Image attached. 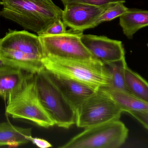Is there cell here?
<instances>
[{
    "label": "cell",
    "mask_w": 148,
    "mask_h": 148,
    "mask_svg": "<svg viewBox=\"0 0 148 148\" xmlns=\"http://www.w3.org/2000/svg\"><path fill=\"white\" fill-rule=\"evenodd\" d=\"M66 27L62 19H57L43 32L38 34V35H52L63 34L66 31Z\"/></svg>",
    "instance_id": "cell-19"
},
{
    "label": "cell",
    "mask_w": 148,
    "mask_h": 148,
    "mask_svg": "<svg viewBox=\"0 0 148 148\" xmlns=\"http://www.w3.org/2000/svg\"><path fill=\"white\" fill-rule=\"evenodd\" d=\"M83 34V31L70 28L60 34L38 35L42 44L44 57L53 56L66 59L94 58L81 41Z\"/></svg>",
    "instance_id": "cell-8"
},
{
    "label": "cell",
    "mask_w": 148,
    "mask_h": 148,
    "mask_svg": "<svg viewBox=\"0 0 148 148\" xmlns=\"http://www.w3.org/2000/svg\"><path fill=\"white\" fill-rule=\"evenodd\" d=\"M110 4L102 6L84 3L66 4L62 10V20L67 27L74 30L84 31L96 27L98 17Z\"/></svg>",
    "instance_id": "cell-9"
},
{
    "label": "cell",
    "mask_w": 148,
    "mask_h": 148,
    "mask_svg": "<svg viewBox=\"0 0 148 148\" xmlns=\"http://www.w3.org/2000/svg\"><path fill=\"white\" fill-rule=\"evenodd\" d=\"M125 76L127 87L130 93L148 103V82L128 66L125 68Z\"/></svg>",
    "instance_id": "cell-16"
},
{
    "label": "cell",
    "mask_w": 148,
    "mask_h": 148,
    "mask_svg": "<svg viewBox=\"0 0 148 148\" xmlns=\"http://www.w3.org/2000/svg\"><path fill=\"white\" fill-rule=\"evenodd\" d=\"M120 26L123 34L130 40L141 29L148 27V10L129 9L120 17Z\"/></svg>",
    "instance_id": "cell-15"
},
{
    "label": "cell",
    "mask_w": 148,
    "mask_h": 148,
    "mask_svg": "<svg viewBox=\"0 0 148 148\" xmlns=\"http://www.w3.org/2000/svg\"><path fill=\"white\" fill-rule=\"evenodd\" d=\"M29 74L8 65L0 66V96L7 101L21 86Z\"/></svg>",
    "instance_id": "cell-12"
},
{
    "label": "cell",
    "mask_w": 148,
    "mask_h": 148,
    "mask_svg": "<svg viewBox=\"0 0 148 148\" xmlns=\"http://www.w3.org/2000/svg\"><path fill=\"white\" fill-rule=\"evenodd\" d=\"M6 113L14 119H26L46 128L55 125L38 97L34 74H29L21 86L8 98Z\"/></svg>",
    "instance_id": "cell-4"
},
{
    "label": "cell",
    "mask_w": 148,
    "mask_h": 148,
    "mask_svg": "<svg viewBox=\"0 0 148 148\" xmlns=\"http://www.w3.org/2000/svg\"><path fill=\"white\" fill-rule=\"evenodd\" d=\"M129 130L120 120L85 129L61 148H118L126 142Z\"/></svg>",
    "instance_id": "cell-6"
},
{
    "label": "cell",
    "mask_w": 148,
    "mask_h": 148,
    "mask_svg": "<svg viewBox=\"0 0 148 148\" xmlns=\"http://www.w3.org/2000/svg\"><path fill=\"white\" fill-rule=\"evenodd\" d=\"M81 41L94 58L104 65L125 57V51L121 41L103 36L84 34Z\"/></svg>",
    "instance_id": "cell-10"
},
{
    "label": "cell",
    "mask_w": 148,
    "mask_h": 148,
    "mask_svg": "<svg viewBox=\"0 0 148 148\" xmlns=\"http://www.w3.org/2000/svg\"><path fill=\"white\" fill-rule=\"evenodd\" d=\"M2 2L3 17L37 34L56 20L62 19L63 10L53 0H3Z\"/></svg>",
    "instance_id": "cell-2"
},
{
    "label": "cell",
    "mask_w": 148,
    "mask_h": 148,
    "mask_svg": "<svg viewBox=\"0 0 148 148\" xmlns=\"http://www.w3.org/2000/svg\"><path fill=\"white\" fill-rule=\"evenodd\" d=\"M0 40H1V38H0ZM2 62L1 61V59H0V66H2L3 65Z\"/></svg>",
    "instance_id": "cell-24"
},
{
    "label": "cell",
    "mask_w": 148,
    "mask_h": 148,
    "mask_svg": "<svg viewBox=\"0 0 148 148\" xmlns=\"http://www.w3.org/2000/svg\"><path fill=\"white\" fill-rule=\"evenodd\" d=\"M44 52L39 36L26 30L9 29L0 40L3 64L35 74L44 68Z\"/></svg>",
    "instance_id": "cell-1"
},
{
    "label": "cell",
    "mask_w": 148,
    "mask_h": 148,
    "mask_svg": "<svg viewBox=\"0 0 148 148\" xmlns=\"http://www.w3.org/2000/svg\"><path fill=\"white\" fill-rule=\"evenodd\" d=\"M105 65L110 74V82L108 87L131 94L125 80V70L127 66L125 57Z\"/></svg>",
    "instance_id": "cell-17"
},
{
    "label": "cell",
    "mask_w": 148,
    "mask_h": 148,
    "mask_svg": "<svg viewBox=\"0 0 148 148\" xmlns=\"http://www.w3.org/2000/svg\"><path fill=\"white\" fill-rule=\"evenodd\" d=\"M147 46L148 48V43H147Z\"/></svg>",
    "instance_id": "cell-25"
},
{
    "label": "cell",
    "mask_w": 148,
    "mask_h": 148,
    "mask_svg": "<svg viewBox=\"0 0 148 148\" xmlns=\"http://www.w3.org/2000/svg\"><path fill=\"white\" fill-rule=\"evenodd\" d=\"M44 68L52 73L78 81L96 90L110 84V74L106 65L95 59H66L45 56Z\"/></svg>",
    "instance_id": "cell-3"
},
{
    "label": "cell",
    "mask_w": 148,
    "mask_h": 148,
    "mask_svg": "<svg viewBox=\"0 0 148 148\" xmlns=\"http://www.w3.org/2000/svg\"><path fill=\"white\" fill-rule=\"evenodd\" d=\"M124 3L118 2L109 5L98 17L96 23V26L97 27L103 22L109 21L120 17L127 12L129 8L125 6Z\"/></svg>",
    "instance_id": "cell-18"
},
{
    "label": "cell",
    "mask_w": 148,
    "mask_h": 148,
    "mask_svg": "<svg viewBox=\"0 0 148 148\" xmlns=\"http://www.w3.org/2000/svg\"><path fill=\"white\" fill-rule=\"evenodd\" d=\"M1 5H2V1H0V7ZM1 16V10H0V17Z\"/></svg>",
    "instance_id": "cell-23"
},
{
    "label": "cell",
    "mask_w": 148,
    "mask_h": 148,
    "mask_svg": "<svg viewBox=\"0 0 148 148\" xmlns=\"http://www.w3.org/2000/svg\"><path fill=\"white\" fill-rule=\"evenodd\" d=\"M40 101L55 125L69 129L76 123V111L49 78L43 68L34 74Z\"/></svg>",
    "instance_id": "cell-5"
},
{
    "label": "cell",
    "mask_w": 148,
    "mask_h": 148,
    "mask_svg": "<svg viewBox=\"0 0 148 148\" xmlns=\"http://www.w3.org/2000/svg\"><path fill=\"white\" fill-rule=\"evenodd\" d=\"M29 140L39 148H48L53 147L52 144L47 141L41 138L33 137L32 136L29 137Z\"/></svg>",
    "instance_id": "cell-22"
},
{
    "label": "cell",
    "mask_w": 148,
    "mask_h": 148,
    "mask_svg": "<svg viewBox=\"0 0 148 148\" xmlns=\"http://www.w3.org/2000/svg\"><path fill=\"white\" fill-rule=\"evenodd\" d=\"M47 71L53 83L75 111L85 100L97 90L78 81Z\"/></svg>",
    "instance_id": "cell-11"
},
{
    "label": "cell",
    "mask_w": 148,
    "mask_h": 148,
    "mask_svg": "<svg viewBox=\"0 0 148 148\" xmlns=\"http://www.w3.org/2000/svg\"><path fill=\"white\" fill-rule=\"evenodd\" d=\"M63 5L71 3H84L102 6L118 2L125 3V0H60Z\"/></svg>",
    "instance_id": "cell-20"
},
{
    "label": "cell",
    "mask_w": 148,
    "mask_h": 148,
    "mask_svg": "<svg viewBox=\"0 0 148 148\" xmlns=\"http://www.w3.org/2000/svg\"><path fill=\"white\" fill-rule=\"evenodd\" d=\"M0 1H3V0H0Z\"/></svg>",
    "instance_id": "cell-26"
},
{
    "label": "cell",
    "mask_w": 148,
    "mask_h": 148,
    "mask_svg": "<svg viewBox=\"0 0 148 148\" xmlns=\"http://www.w3.org/2000/svg\"><path fill=\"white\" fill-rule=\"evenodd\" d=\"M123 113L115 102L99 89L76 109V123L78 127L88 128L119 120Z\"/></svg>",
    "instance_id": "cell-7"
},
{
    "label": "cell",
    "mask_w": 148,
    "mask_h": 148,
    "mask_svg": "<svg viewBox=\"0 0 148 148\" xmlns=\"http://www.w3.org/2000/svg\"><path fill=\"white\" fill-rule=\"evenodd\" d=\"M32 128L20 127L13 125L9 120L0 123V147H16L29 142Z\"/></svg>",
    "instance_id": "cell-13"
},
{
    "label": "cell",
    "mask_w": 148,
    "mask_h": 148,
    "mask_svg": "<svg viewBox=\"0 0 148 148\" xmlns=\"http://www.w3.org/2000/svg\"><path fill=\"white\" fill-rule=\"evenodd\" d=\"M127 113L136 119L148 130V112L145 111H129Z\"/></svg>",
    "instance_id": "cell-21"
},
{
    "label": "cell",
    "mask_w": 148,
    "mask_h": 148,
    "mask_svg": "<svg viewBox=\"0 0 148 148\" xmlns=\"http://www.w3.org/2000/svg\"><path fill=\"white\" fill-rule=\"evenodd\" d=\"M107 94L120 107L123 112L129 111L148 112V103L130 93L108 87L99 89Z\"/></svg>",
    "instance_id": "cell-14"
}]
</instances>
